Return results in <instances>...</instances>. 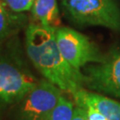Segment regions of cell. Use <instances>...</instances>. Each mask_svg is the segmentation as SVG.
Instances as JSON below:
<instances>
[{
  "label": "cell",
  "instance_id": "10",
  "mask_svg": "<svg viewBox=\"0 0 120 120\" xmlns=\"http://www.w3.org/2000/svg\"><path fill=\"white\" fill-rule=\"evenodd\" d=\"M74 109L75 107L72 101L61 95L55 109L51 112L45 120H72Z\"/></svg>",
  "mask_w": 120,
  "mask_h": 120
},
{
  "label": "cell",
  "instance_id": "9",
  "mask_svg": "<svg viewBox=\"0 0 120 120\" xmlns=\"http://www.w3.org/2000/svg\"><path fill=\"white\" fill-rule=\"evenodd\" d=\"M28 22L23 13L13 12L7 6L0 4V41L16 34Z\"/></svg>",
  "mask_w": 120,
  "mask_h": 120
},
{
  "label": "cell",
  "instance_id": "4",
  "mask_svg": "<svg viewBox=\"0 0 120 120\" xmlns=\"http://www.w3.org/2000/svg\"><path fill=\"white\" fill-rule=\"evenodd\" d=\"M62 91L47 79L39 80L37 86L22 99V120H45L55 109Z\"/></svg>",
  "mask_w": 120,
  "mask_h": 120
},
{
  "label": "cell",
  "instance_id": "1",
  "mask_svg": "<svg viewBox=\"0 0 120 120\" xmlns=\"http://www.w3.org/2000/svg\"><path fill=\"white\" fill-rule=\"evenodd\" d=\"M57 28L30 23L25 33L27 55L45 79L61 91L75 94L86 85V75L64 59L57 43Z\"/></svg>",
  "mask_w": 120,
  "mask_h": 120
},
{
  "label": "cell",
  "instance_id": "8",
  "mask_svg": "<svg viewBox=\"0 0 120 120\" xmlns=\"http://www.w3.org/2000/svg\"><path fill=\"white\" fill-rule=\"evenodd\" d=\"M30 11L35 23L59 28L60 11L56 0H34Z\"/></svg>",
  "mask_w": 120,
  "mask_h": 120
},
{
  "label": "cell",
  "instance_id": "13",
  "mask_svg": "<svg viewBox=\"0 0 120 120\" xmlns=\"http://www.w3.org/2000/svg\"><path fill=\"white\" fill-rule=\"evenodd\" d=\"M72 120H87L86 115V111L84 109L78 107H75L74 109V114L72 116Z\"/></svg>",
  "mask_w": 120,
  "mask_h": 120
},
{
  "label": "cell",
  "instance_id": "3",
  "mask_svg": "<svg viewBox=\"0 0 120 120\" xmlns=\"http://www.w3.org/2000/svg\"><path fill=\"white\" fill-rule=\"evenodd\" d=\"M56 38L62 56L75 69L80 70L91 62L101 63L106 58L94 42L73 29L57 28Z\"/></svg>",
  "mask_w": 120,
  "mask_h": 120
},
{
  "label": "cell",
  "instance_id": "7",
  "mask_svg": "<svg viewBox=\"0 0 120 120\" xmlns=\"http://www.w3.org/2000/svg\"><path fill=\"white\" fill-rule=\"evenodd\" d=\"M77 106L92 108L101 113L107 120H120V102L102 94L81 88L72 94Z\"/></svg>",
  "mask_w": 120,
  "mask_h": 120
},
{
  "label": "cell",
  "instance_id": "6",
  "mask_svg": "<svg viewBox=\"0 0 120 120\" xmlns=\"http://www.w3.org/2000/svg\"><path fill=\"white\" fill-rule=\"evenodd\" d=\"M86 72V86L120 98V50L107 55L98 65L89 67Z\"/></svg>",
  "mask_w": 120,
  "mask_h": 120
},
{
  "label": "cell",
  "instance_id": "2",
  "mask_svg": "<svg viewBox=\"0 0 120 120\" xmlns=\"http://www.w3.org/2000/svg\"><path fill=\"white\" fill-rule=\"evenodd\" d=\"M64 14L76 24L120 31L117 0H59Z\"/></svg>",
  "mask_w": 120,
  "mask_h": 120
},
{
  "label": "cell",
  "instance_id": "5",
  "mask_svg": "<svg viewBox=\"0 0 120 120\" xmlns=\"http://www.w3.org/2000/svg\"><path fill=\"white\" fill-rule=\"evenodd\" d=\"M39 80L25 69L4 59H0V102L22 101Z\"/></svg>",
  "mask_w": 120,
  "mask_h": 120
},
{
  "label": "cell",
  "instance_id": "11",
  "mask_svg": "<svg viewBox=\"0 0 120 120\" xmlns=\"http://www.w3.org/2000/svg\"><path fill=\"white\" fill-rule=\"evenodd\" d=\"M5 4L13 12L23 13L31 9L34 0H4Z\"/></svg>",
  "mask_w": 120,
  "mask_h": 120
},
{
  "label": "cell",
  "instance_id": "12",
  "mask_svg": "<svg viewBox=\"0 0 120 120\" xmlns=\"http://www.w3.org/2000/svg\"><path fill=\"white\" fill-rule=\"evenodd\" d=\"M84 110L86 111L87 120H107L106 117L103 116L101 113H100L94 109L86 108V109H84Z\"/></svg>",
  "mask_w": 120,
  "mask_h": 120
}]
</instances>
